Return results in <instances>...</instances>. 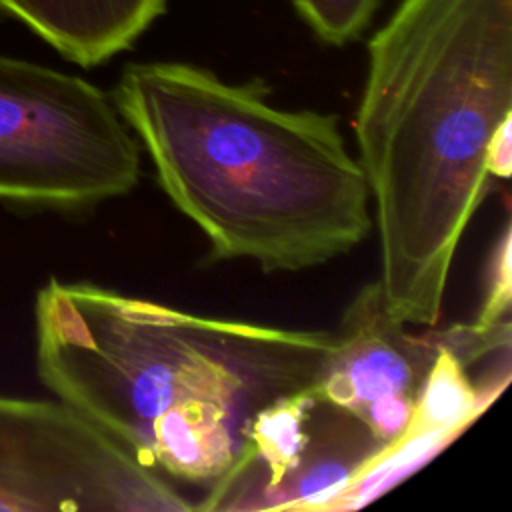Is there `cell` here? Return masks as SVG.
Here are the masks:
<instances>
[{
    "label": "cell",
    "mask_w": 512,
    "mask_h": 512,
    "mask_svg": "<svg viewBox=\"0 0 512 512\" xmlns=\"http://www.w3.org/2000/svg\"><path fill=\"white\" fill-rule=\"evenodd\" d=\"M44 386L164 478L212 486L254 416L314 384L332 332L202 316L90 282L36 294Z\"/></svg>",
    "instance_id": "1"
},
{
    "label": "cell",
    "mask_w": 512,
    "mask_h": 512,
    "mask_svg": "<svg viewBox=\"0 0 512 512\" xmlns=\"http://www.w3.org/2000/svg\"><path fill=\"white\" fill-rule=\"evenodd\" d=\"M512 122V0H402L368 42L358 162L376 208L380 290L436 326L488 146Z\"/></svg>",
    "instance_id": "2"
},
{
    "label": "cell",
    "mask_w": 512,
    "mask_h": 512,
    "mask_svg": "<svg viewBox=\"0 0 512 512\" xmlns=\"http://www.w3.org/2000/svg\"><path fill=\"white\" fill-rule=\"evenodd\" d=\"M112 100L214 260L296 272L370 234V188L336 114L278 108L260 80L184 62L128 64Z\"/></svg>",
    "instance_id": "3"
},
{
    "label": "cell",
    "mask_w": 512,
    "mask_h": 512,
    "mask_svg": "<svg viewBox=\"0 0 512 512\" xmlns=\"http://www.w3.org/2000/svg\"><path fill=\"white\" fill-rule=\"evenodd\" d=\"M140 142L88 80L0 54V200L76 210L128 194Z\"/></svg>",
    "instance_id": "4"
},
{
    "label": "cell",
    "mask_w": 512,
    "mask_h": 512,
    "mask_svg": "<svg viewBox=\"0 0 512 512\" xmlns=\"http://www.w3.org/2000/svg\"><path fill=\"white\" fill-rule=\"evenodd\" d=\"M0 510H194L164 476L64 402L0 396Z\"/></svg>",
    "instance_id": "5"
},
{
    "label": "cell",
    "mask_w": 512,
    "mask_h": 512,
    "mask_svg": "<svg viewBox=\"0 0 512 512\" xmlns=\"http://www.w3.org/2000/svg\"><path fill=\"white\" fill-rule=\"evenodd\" d=\"M384 444L314 384L264 406L194 510H326Z\"/></svg>",
    "instance_id": "6"
},
{
    "label": "cell",
    "mask_w": 512,
    "mask_h": 512,
    "mask_svg": "<svg viewBox=\"0 0 512 512\" xmlns=\"http://www.w3.org/2000/svg\"><path fill=\"white\" fill-rule=\"evenodd\" d=\"M510 320L452 324L406 428L386 442L326 510L358 508L414 472L464 432L510 380Z\"/></svg>",
    "instance_id": "7"
},
{
    "label": "cell",
    "mask_w": 512,
    "mask_h": 512,
    "mask_svg": "<svg viewBox=\"0 0 512 512\" xmlns=\"http://www.w3.org/2000/svg\"><path fill=\"white\" fill-rule=\"evenodd\" d=\"M390 316L378 280L346 306L314 386L354 412L382 442L408 424L420 388L448 340L446 328L412 332Z\"/></svg>",
    "instance_id": "8"
},
{
    "label": "cell",
    "mask_w": 512,
    "mask_h": 512,
    "mask_svg": "<svg viewBox=\"0 0 512 512\" xmlns=\"http://www.w3.org/2000/svg\"><path fill=\"white\" fill-rule=\"evenodd\" d=\"M168 0H0L64 58L90 68L128 50Z\"/></svg>",
    "instance_id": "9"
},
{
    "label": "cell",
    "mask_w": 512,
    "mask_h": 512,
    "mask_svg": "<svg viewBox=\"0 0 512 512\" xmlns=\"http://www.w3.org/2000/svg\"><path fill=\"white\" fill-rule=\"evenodd\" d=\"M312 32L334 46L362 34L380 0H292Z\"/></svg>",
    "instance_id": "10"
},
{
    "label": "cell",
    "mask_w": 512,
    "mask_h": 512,
    "mask_svg": "<svg viewBox=\"0 0 512 512\" xmlns=\"http://www.w3.org/2000/svg\"><path fill=\"white\" fill-rule=\"evenodd\" d=\"M512 284H510V228L506 226L500 242L492 254L490 274H488V290L486 302L482 306L478 322L490 324L498 320H506L512 302Z\"/></svg>",
    "instance_id": "11"
},
{
    "label": "cell",
    "mask_w": 512,
    "mask_h": 512,
    "mask_svg": "<svg viewBox=\"0 0 512 512\" xmlns=\"http://www.w3.org/2000/svg\"><path fill=\"white\" fill-rule=\"evenodd\" d=\"M510 126L512 122L504 124L488 146L486 156V170L490 176L508 178L512 172V142H510Z\"/></svg>",
    "instance_id": "12"
}]
</instances>
